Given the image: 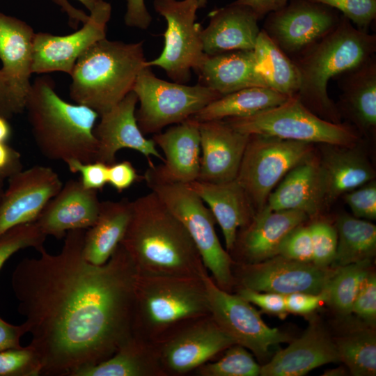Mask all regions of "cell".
I'll return each mask as SVG.
<instances>
[{"mask_svg":"<svg viewBox=\"0 0 376 376\" xmlns=\"http://www.w3.org/2000/svg\"><path fill=\"white\" fill-rule=\"evenodd\" d=\"M132 212L127 199L101 202L95 224L85 231L83 251L88 262L100 265L109 260L125 235Z\"/></svg>","mask_w":376,"mask_h":376,"instance_id":"obj_31","label":"cell"},{"mask_svg":"<svg viewBox=\"0 0 376 376\" xmlns=\"http://www.w3.org/2000/svg\"><path fill=\"white\" fill-rule=\"evenodd\" d=\"M198 123L201 159L197 180L221 182L235 179L250 135L224 120Z\"/></svg>","mask_w":376,"mask_h":376,"instance_id":"obj_21","label":"cell"},{"mask_svg":"<svg viewBox=\"0 0 376 376\" xmlns=\"http://www.w3.org/2000/svg\"><path fill=\"white\" fill-rule=\"evenodd\" d=\"M289 0H235L233 3L250 8L259 19L283 7Z\"/></svg>","mask_w":376,"mask_h":376,"instance_id":"obj_54","label":"cell"},{"mask_svg":"<svg viewBox=\"0 0 376 376\" xmlns=\"http://www.w3.org/2000/svg\"><path fill=\"white\" fill-rule=\"evenodd\" d=\"M27 333L24 324L21 325H13L0 317V352L20 348L21 337Z\"/></svg>","mask_w":376,"mask_h":376,"instance_id":"obj_53","label":"cell"},{"mask_svg":"<svg viewBox=\"0 0 376 376\" xmlns=\"http://www.w3.org/2000/svg\"><path fill=\"white\" fill-rule=\"evenodd\" d=\"M253 51L269 88L288 97L295 95L300 85L297 66L263 29Z\"/></svg>","mask_w":376,"mask_h":376,"instance_id":"obj_35","label":"cell"},{"mask_svg":"<svg viewBox=\"0 0 376 376\" xmlns=\"http://www.w3.org/2000/svg\"><path fill=\"white\" fill-rule=\"evenodd\" d=\"M340 361L354 376L376 375V337L373 329H364L340 338L335 343Z\"/></svg>","mask_w":376,"mask_h":376,"instance_id":"obj_36","label":"cell"},{"mask_svg":"<svg viewBox=\"0 0 376 376\" xmlns=\"http://www.w3.org/2000/svg\"><path fill=\"white\" fill-rule=\"evenodd\" d=\"M77 1L82 3L90 12L99 1H103V0H77Z\"/></svg>","mask_w":376,"mask_h":376,"instance_id":"obj_56","label":"cell"},{"mask_svg":"<svg viewBox=\"0 0 376 376\" xmlns=\"http://www.w3.org/2000/svg\"><path fill=\"white\" fill-rule=\"evenodd\" d=\"M341 15L313 0H289L281 8L267 15L263 30L293 58L334 29Z\"/></svg>","mask_w":376,"mask_h":376,"instance_id":"obj_13","label":"cell"},{"mask_svg":"<svg viewBox=\"0 0 376 376\" xmlns=\"http://www.w3.org/2000/svg\"><path fill=\"white\" fill-rule=\"evenodd\" d=\"M143 42L102 39L77 59L70 75V96L100 116L132 91L146 67Z\"/></svg>","mask_w":376,"mask_h":376,"instance_id":"obj_5","label":"cell"},{"mask_svg":"<svg viewBox=\"0 0 376 376\" xmlns=\"http://www.w3.org/2000/svg\"><path fill=\"white\" fill-rule=\"evenodd\" d=\"M312 244L313 263L320 267L331 265L336 251L338 236L336 227L324 220H317L309 225Z\"/></svg>","mask_w":376,"mask_h":376,"instance_id":"obj_41","label":"cell"},{"mask_svg":"<svg viewBox=\"0 0 376 376\" xmlns=\"http://www.w3.org/2000/svg\"><path fill=\"white\" fill-rule=\"evenodd\" d=\"M163 372L159 351L148 344L147 338L134 334L109 359L72 376H150Z\"/></svg>","mask_w":376,"mask_h":376,"instance_id":"obj_32","label":"cell"},{"mask_svg":"<svg viewBox=\"0 0 376 376\" xmlns=\"http://www.w3.org/2000/svg\"><path fill=\"white\" fill-rule=\"evenodd\" d=\"M342 198L359 219H376V182L370 180L359 187L345 193Z\"/></svg>","mask_w":376,"mask_h":376,"instance_id":"obj_44","label":"cell"},{"mask_svg":"<svg viewBox=\"0 0 376 376\" xmlns=\"http://www.w3.org/2000/svg\"><path fill=\"white\" fill-rule=\"evenodd\" d=\"M338 242L332 267L371 260L376 252V226L363 219L346 213L336 223Z\"/></svg>","mask_w":376,"mask_h":376,"instance_id":"obj_34","label":"cell"},{"mask_svg":"<svg viewBox=\"0 0 376 376\" xmlns=\"http://www.w3.org/2000/svg\"><path fill=\"white\" fill-rule=\"evenodd\" d=\"M340 11L361 31L368 33L376 18V0H313Z\"/></svg>","mask_w":376,"mask_h":376,"instance_id":"obj_42","label":"cell"},{"mask_svg":"<svg viewBox=\"0 0 376 376\" xmlns=\"http://www.w3.org/2000/svg\"><path fill=\"white\" fill-rule=\"evenodd\" d=\"M208 16L209 23L201 34L205 54L254 49L260 19L250 8L231 3L213 10Z\"/></svg>","mask_w":376,"mask_h":376,"instance_id":"obj_25","label":"cell"},{"mask_svg":"<svg viewBox=\"0 0 376 376\" xmlns=\"http://www.w3.org/2000/svg\"><path fill=\"white\" fill-rule=\"evenodd\" d=\"M85 231L69 230L59 253L42 247L12 274L40 375L72 376L109 359L134 334V265L120 244L104 264L88 262Z\"/></svg>","mask_w":376,"mask_h":376,"instance_id":"obj_1","label":"cell"},{"mask_svg":"<svg viewBox=\"0 0 376 376\" xmlns=\"http://www.w3.org/2000/svg\"><path fill=\"white\" fill-rule=\"evenodd\" d=\"M36 222L12 228L0 237V270L6 262L18 251L33 247L38 251L44 247L46 239Z\"/></svg>","mask_w":376,"mask_h":376,"instance_id":"obj_39","label":"cell"},{"mask_svg":"<svg viewBox=\"0 0 376 376\" xmlns=\"http://www.w3.org/2000/svg\"><path fill=\"white\" fill-rule=\"evenodd\" d=\"M155 11L166 22L164 34V48L160 55L146 66H157L168 77L180 84L187 82L191 70H194L203 58L201 37L202 27L196 22L199 9L197 0H154Z\"/></svg>","mask_w":376,"mask_h":376,"instance_id":"obj_11","label":"cell"},{"mask_svg":"<svg viewBox=\"0 0 376 376\" xmlns=\"http://www.w3.org/2000/svg\"><path fill=\"white\" fill-rule=\"evenodd\" d=\"M224 120L236 130L247 134L275 136L313 144L354 146L361 135L347 123L327 121L307 109L297 96L255 114Z\"/></svg>","mask_w":376,"mask_h":376,"instance_id":"obj_7","label":"cell"},{"mask_svg":"<svg viewBox=\"0 0 376 376\" xmlns=\"http://www.w3.org/2000/svg\"><path fill=\"white\" fill-rule=\"evenodd\" d=\"M371 260H363L336 267V272L324 290L327 302L340 313H352V306L361 284L369 272Z\"/></svg>","mask_w":376,"mask_h":376,"instance_id":"obj_37","label":"cell"},{"mask_svg":"<svg viewBox=\"0 0 376 376\" xmlns=\"http://www.w3.org/2000/svg\"><path fill=\"white\" fill-rule=\"evenodd\" d=\"M314 145L266 135L249 136L235 179L256 212L264 207L285 175L315 152Z\"/></svg>","mask_w":376,"mask_h":376,"instance_id":"obj_9","label":"cell"},{"mask_svg":"<svg viewBox=\"0 0 376 376\" xmlns=\"http://www.w3.org/2000/svg\"><path fill=\"white\" fill-rule=\"evenodd\" d=\"M24 109L36 144L46 158L64 162L96 161L94 128L99 114L62 99L51 77L40 76L31 83Z\"/></svg>","mask_w":376,"mask_h":376,"instance_id":"obj_3","label":"cell"},{"mask_svg":"<svg viewBox=\"0 0 376 376\" xmlns=\"http://www.w3.org/2000/svg\"><path fill=\"white\" fill-rule=\"evenodd\" d=\"M340 362L335 343L318 324H311L304 334L279 351L260 366L261 376H301L329 363Z\"/></svg>","mask_w":376,"mask_h":376,"instance_id":"obj_27","label":"cell"},{"mask_svg":"<svg viewBox=\"0 0 376 376\" xmlns=\"http://www.w3.org/2000/svg\"><path fill=\"white\" fill-rule=\"evenodd\" d=\"M124 21L127 26L147 29L150 25L152 17L146 8L145 1L127 0Z\"/></svg>","mask_w":376,"mask_h":376,"instance_id":"obj_51","label":"cell"},{"mask_svg":"<svg viewBox=\"0 0 376 376\" xmlns=\"http://www.w3.org/2000/svg\"><path fill=\"white\" fill-rule=\"evenodd\" d=\"M4 181L5 180L0 177V197L4 191Z\"/></svg>","mask_w":376,"mask_h":376,"instance_id":"obj_58","label":"cell"},{"mask_svg":"<svg viewBox=\"0 0 376 376\" xmlns=\"http://www.w3.org/2000/svg\"><path fill=\"white\" fill-rule=\"evenodd\" d=\"M265 206L272 210L301 211L309 218L322 212L315 150L285 175L269 194Z\"/></svg>","mask_w":376,"mask_h":376,"instance_id":"obj_30","label":"cell"},{"mask_svg":"<svg viewBox=\"0 0 376 376\" xmlns=\"http://www.w3.org/2000/svg\"><path fill=\"white\" fill-rule=\"evenodd\" d=\"M132 91L140 104L136 118L143 134L182 123L221 96L199 84L187 86L159 79L147 66L138 75Z\"/></svg>","mask_w":376,"mask_h":376,"instance_id":"obj_8","label":"cell"},{"mask_svg":"<svg viewBox=\"0 0 376 376\" xmlns=\"http://www.w3.org/2000/svg\"><path fill=\"white\" fill-rule=\"evenodd\" d=\"M269 87H251L222 95L194 116L198 122L249 116L276 107L288 99Z\"/></svg>","mask_w":376,"mask_h":376,"instance_id":"obj_33","label":"cell"},{"mask_svg":"<svg viewBox=\"0 0 376 376\" xmlns=\"http://www.w3.org/2000/svg\"><path fill=\"white\" fill-rule=\"evenodd\" d=\"M111 15V4L103 0L90 11L82 27L70 34L36 33L33 74L63 72L70 75L79 56L94 43L106 38L107 24Z\"/></svg>","mask_w":376,"mask_h":376,"instance_id":"obj_14","label":"cell"},{"mask_svg":"<svg viewBox=\"0 0 376 376\" xmlns=\"http://www.w3.org/2000/svg\"><path fill=\"white\" fill-rule=\"evenodd\" d=\"M354 313L368 323L376 320V276L368 272L363 280L352 306Z\"/></svg>","mask_w":376,"mask_h":376,"instance_id":"obj_45","label":"cell"},{"mask_svg":"<svg viewBox=\"0 0 376 376\" xmlns=\"http://www.w3.org/2000/svg\"><path fill=\"white\" fill-rule=\"evenodd\" d=\"M375 52L376 36L360 31L341 15L334 29L291 58L300 79L296 95L320 118L341 123L336 104L328 95V83L331 79L361 65Z\"/></svg>","mask_w":376,"mask_h":376,"instance_id":"obj_4","label":"cell"},{"mask_svg":"<svg viewBox=\"0 0 376 376\" xmlns=\"http://www.w3.org/2000/svg\"><path fill=\"white\" fill-rule=\"evenodd\" d=\"M180 331L159 351L163 368L185 373L206 363L235 341L210 316Z\"/></svg>","mask_w":376,"mask_h":376,"instance_id":"obj_20","label":"cell"},{"mask_svg":"<svg viewBox=\"0 0 376 376\" xmlns=\"http://www.w3.org/2000/svg\"><path fill=\"white\" fill-rule=\"evenodd\" d=\"M25 100L0 69V116L9 118L24 110Z\"/></svg>","mask_w":376,"mask_h":376,"instance_id":"obj_48","label":"cell"},{"mask_svg":"<svg viewBox=\"0 0 376 376\" xmlns=\"http://www.w3.org/2000/svg\"><path fill=\"white\" fill-rule=\"evenodd\" d=\"M203 281L210 316L236 344L263 358L272 346L291 340L287 334L267 325L259 312L239 295L227 292L207 274Z\"/></svg>","mask_w":376,"mask_h":376,"instance_id":"obj_12","label":"cell"},{"mask_svg":"<svg viewBox=\"0 0 376 376\" xmlns=\"http://www.w3.org/2000/svg\"><path fill=\"white\" fill-rule=\"evenodd\" d=\"M278 255L288 259L313 263V244L308 226L303 224L290 231L281 242Z\"/></svg>","mask_w":376,"mask_h":376,"instance_id":"obj_43","label":"cell"},{"mask_svg":"<svg viewBox=\"0 0 376 376\" xmlns=\"http://www.w3.org/2000/svg\"><path fill=\"white\" fill-rule=\"evenodd\" d=\"M206 203L222 230L226 251H231L238 229L249 223L256 212L236 179L221 182L195 180L185 184Z\"/></svg>","mask_w":376,"mask_h":376,"instance_id":"obj_28","label":"cell"},{"mask_svg":"<svg viewBox=\"0 0 376 376\" xmlns=\"http://www.w3.org/2000/svg\"><path fill=\"white\" fill-rule=\"evenodd\" d=\"M22 169L20 153L6 142H0V177L8 179Z\"/></svg>","mask_w":376,"mask_h":376,"instance_id":"obj_52","label":"cell"},{"mask_svg":"<svg viewBox=\"0 0 376 376\" xmlns=\"http://www.w3.org/2000/svg\"><path fill=\"white\" fill-rule=\"evenodd\" d=\"M139 177L132 163L128 161L109 165L107 183L118 192L128 189Z\"/></svg>","mask_w":376,"mask_h":376,"instance_id":"obj_50","label":"cell"},{"mask_svg":"<svg viewBox=\"0 0 376 376\" xmlns=\"http://www.w3.org/2000/svg\"><path fill=\"white\" fill-rule=\"evenodd\" d=\"M336 267H323L280 255L247 263L241 274L242 288L288 295L294 292L319 294L324 291Z\"/></svg>","mask_w":376,"mask_h":376,"instance_id":"obj_16","label":"cell"},{"mask_svg":"<svg viewBox=\"0 0 376 376\" xmlns=\"http://www.w3.org/2000/svg\"><path fill=\"white\" fill-rule=\"evenodd\" d=\"M35 34L24 21L0 12L1 70L25 102L31 86Z\"/></svg>","mask_w":376,"mask_h":376,"instance_id":"obj_29","label":"cell"},{"mask_svg":"<svg viewBox=\"0 0 376 376\" xmlns=\"http://www.w3.org/2000/svg\"><path fill=\"white\" fill-rule=\"evenodd\" d=\"M65 163L71 173L80 174V181L86 188L97 191L102 189L108 182L109 165L103 162H83L77 159H70Z\"/></svg>","mask_w":376,"mask_h":376,"instance_id":"obj_46","label":"cell"},{"mask_svg":"<svg viewBox=\"0 0 376 376\" xmlns=\"http://www.w3.org/2000/svg\"><path fill=\"white\" fill-rule=\"evenodd\" d=\"M319 145L320 202L323 212L345 193L375 180V171L358 143L354 146Z\"/></svg>","mask_w":376,"mask_h":376,"instance_id":"obj_18","label":"cell"},{"mask_svg":"<svg viewBox=\"0 0 376 376\" xmlns=\"http://www.w3.org/2000/svg\"><path fill=\"white\" fill-rule=\"evenodd\" d=\"M324 302H327V294L325 290L319 294L294 292L285 295L288 312L295 314L311 313Z\"/></svg>","mask_w":376,"mask_h":376,"instance_id":"obj_49","label":"cell"},{"mask_svg":"<svg viewBox=\"0 0 376 376\" xmlns=\"http://www.w3.org/2000/svg\"><path fill=\"white\" fill-rule=\"evenodd\" d=\"M152 139L164 153L163 163L151 166L143 179L150 183L188 184L197 180L200 171L199 123L192 117L155 134Z\"/></svg>","mask_w":376,"mask_h":376,"instance_id":"obj_17","label":"cell"},{"mask_svg":"<svg viewBox=\"0 0 376 376\" xmlns=\"http://www.w3.org/2000/svg\"><path fill=\"white\" fill-rule=\"evenodd\" d=\"M0 197V237L12 228L35 222L63 182L52 168L35 165L8 179Z\"/></svg>","mask_w":376,"mask_h":376,"instance_id":"obj_15","label":"cell"},{"mask_svg":"<svg viewBox=\"0 0 376 376\" xmlns=\"http://www.w3.org/2000/svg\"><path fill=\"white\" fill-rule=\"evenodd\" d=\"M11 128L8 118L0 116V142H6L10 137Z\"/></svg>","mask_w":376,"mask_h":376,"instance_id":"obj_55","label":"cell"},{"mask_svg":"<svg viewBox=\"0 0 376 376\" xmlns=\"http://www.w3.org/2000/svg\"><path fill=\"white\" fill-rule=\"evenodd\" d=\"M308 218L301 211L272 210L265 205L248 224L241 228L233 249L237 247L248 263L272 258L278 255L280 245L288 234Z\"/></svg>","mask_w":376,"mask_h":376,"instance_id":"obj_23","label":"cell"},{"mask_svg":"<svg viewBox=\"0 0 376 376\" xmlns=\"http://www.w3.org/2000/svg\"><path fill=\"white\" fill-rule=\"evenodd\" d=\"M345 373V370L343 368H336L331 370H328L324 374V375H343Z\"/></svg>","mask_w":376,"mask_h":376,"instance_id":"obj_57","label":"cell"},{"mask_svg":"<svg viewBox=\"0 0 376 376\" xmlns=\"http://www.w3.org/2000/svg\"><path fill=\"white\" fill-rule=\"evenodd\" d=\"M341 91L336 104L341 118L350 122L361 136L376 132V56L337 76Z\"/></svg>","mask_w":376,"mask_h":376,"instance_id":"obj_24","label":"cell"},{"mask_svg":"<svg viewBox=\"0 0 376 376\" xmlns=\"http://www.w3.org/2000/svg\"><path fill=\"white\" fill-rule=\"evenodd\" d=\"M137 102V96L132 91L100 116V120L94 128L97 140L96 161L112 164L116 162V153L124 148L136 150L148 159L153 156L164 161V157L153 140L146 138L138 125L136 118Z\"/></svg>","mask_w":376,"mask_h":376,"instance_id":"obj_19","label":"cell"},{"mask_svg":"<svg viewBox=\"0 0 376 376\" xmlns=\"http://www.w3.org/2000/svg\"><path fill=\"white\" fill-rule=\"evenodd\" d=\"M40 375V361L36 350L31 345L0 352V376Z\"/></svg>","mask_w":376,"mask_h":376,"instance_id":"obj_40","label":"cell"},{"mask_svg":"<svg viewBox=\"0 0 376 376\" xmlns=\"http://www.w3.org/2000/svg\"><path fill=\"white\" fill-rule=\"evenodd\" d=\"M132 203L131 219L120 244L138 274L203 279L207 274L185 226L155 192Z\"/></svg>","mask_w":376,"mask_h":376,"instance_id":"obj_2","label":"cell"},{"mask_svg":"<svg viewBox=\"0 0 376 376\" xmlns=\"http://www.w3.org/2000/svg\"><path fill=\"white\" fill-rule=\"evenodd\" d=\"M251 304L261 308L264 311L284 318L288 313L285 296L271 292H259L242 288L238 294Z\"/></svg>","mask_w":376,"mask_h":376,"instance_id":"obj_47","label":"cell"},{"mask_svg":"<svg viewBox=\"0 0 376 376\" xmlns=\"http://www.w3.org/2000/svg\"><path fill=\"white\" fill-rule=\"evenodd\" d=\"M200 84L221 96L251 87H269L253 50L205 54L194 69Z\"/></svg>","mask_w":376,"mask_h":376,"instance_id":"obj_26","label":"cell"},{"mask_svg":"<svg viewBox=\"0 0 376 376\" xmlns=\"http://www.w3.org/2000/svg\"><path fill=\"white\" fill-rule=\"evenodd\" d=\"M197 1H198L200 8H204L206 6L207 0H197Z\"/></svg>","mask_w":376,"mask_h":376,"instance_id":"obj_59","label":"cell"},{"mask_svg":"<svg viewBox=\"0 0 376 376\" xmlns=\"http://www.w3.org/2000/svg\"><path fill=\"white\" fill-rule=\"evenodd\" d=\"M147 185L185 226L217 285L222 289L228 287L233 281V260L219 242L216 220L209 207L185 184Z\"/></svg>","mask_w":376,"mask_h":376,"instance_id":"obj_10","label":"cell"},{"mask_svg":"<svg viewBox=\"0 0 376 376\" xmlns=\"http://www.w3.org/2000/svg\"><path fill=\"white\" fill-rule=\"evenodd\" d=\"M101 201L97 191L69 180L48 202L35 221L46 236L62 239L69 230H86L95 222Z\"/></svg>","mask_w":376,"mask_h":376,"instance_id":"obj_22","label":"cell"},{"mask_svg":"<svg viewBox=\"0 0 376 376\" xmlns=\"http://www.w3.org/2000/svg\"><path fill=\"white\" fill-rule=\"evenodd\" d=\"M260 366L246 348L235 344L226 349L223 357L213 363H205L196 368L201 376H258Z\"/></svg>","mask_w":376,"mask_h":376,"instance_id":"obj_38","label":"cell"},{"mask_svg":"<svg viewBox=\"0 0 376 376\" xmlns=\"http://www.w3.org/2000/svg\"><path fill=\"white\" fill-rule=\"evenodd\" d=\"M210 314L203 279L137 274L134 334L160 333L181 322Z\"/></svg>","mask_w":376,"mask_h":376,"instance_id":"obj_6","label":"cell"}]
</instances>
